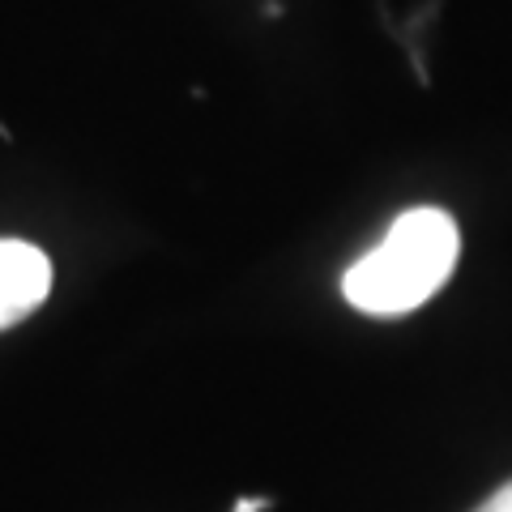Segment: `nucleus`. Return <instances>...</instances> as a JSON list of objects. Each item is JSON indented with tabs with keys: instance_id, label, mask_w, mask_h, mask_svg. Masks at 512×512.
I'll return each instance as SVG.
<instances>
[{
	"instance_id": "nucleus-1",
	"label": "nucleus",
	"mask_w": 512,
	"mask_h": 512,
	"mask_svg": "<svg viewBox=\"0 0 512 512\" xmlns=\"http://www.w3.org/2000/svg\"><path fill=\"white\" fill-rule=\"evenodd\" d=\"M457 222L436 205H419L393 218L389 235L346 269L342 295L367 316H406L440 291L457 265Z\"/></svg>"
},
{
	"instance_id": "nucleus-2",
	"label": "nucleus",
	"mask_w": 512,
	"mask_h": 512,
	"mask_svg": "<svg viewBox=\"0 0 512 512\" xmlns=\"http://www.w3.org/2000/svg\"><path fill=\"white\" fill-rule=\"evenodd\" d=\"M52 291V261L26 239H0V329L18 325Z\"/></svg>"
},
{
	"instance_id": "nucleus-3",
	"label": "nucleus",
	"mask_w": 512,
	"mask_h": 512,
	"mask_svg": "<svg viewBox=\"0 0 512 512\" xmlns=\"http://www.w3.org/2000/svg\"><path fill=\"white\" fill-rule=\"evenodd\" d=\"M474 512H512V483H504L500 491H491Z\"/></svg>"
},
{
	"instance_id": "nucleus-4",
	"label": "nucleus",
	"mask_w": 512,
	"mask_h": 512,
	"mask_svg": "<svg viewBox=\"0 0 512 512\" xmlns=\"http://www.w3.org/2000/svg\"><path fill=\"white\" fill-rule=\"evenodd\" d=\"M269 508V500H265V495H256V500H239L231 512H265Z\"/></svg>"
}]
</instances>
